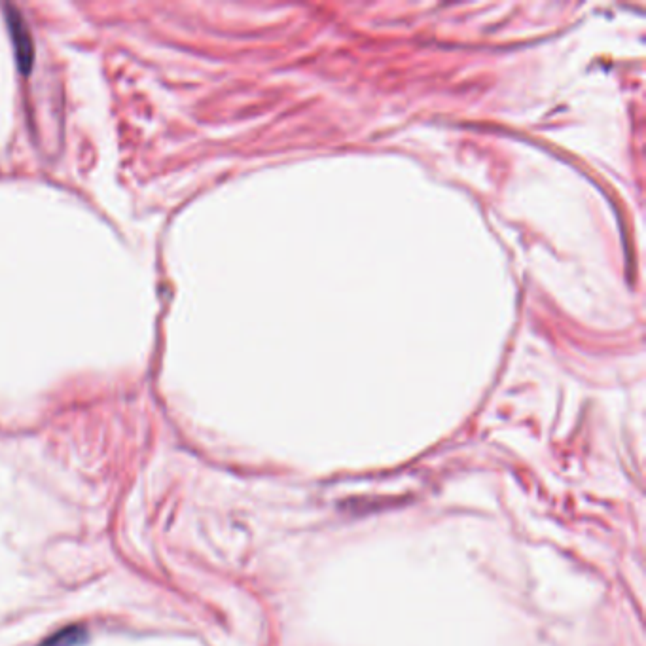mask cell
I'll use <instances>...</instances> for the list:
<instances>
[{"label": "cell", "mask_w": 646, "mask_h": 646, "mask_svg": "<svg viewBox=\"0 0 646 646\" xmlns=\"http://www.w3.org/2000/svg\"><path fill=\"white\" fill-rule=\"evenodd\" d=\"M8 19H10V29H12V38H14L18 61L23 65V69H27V65L33 59V42H31L29 29H27L25 21L21 18V14L16 10H10Z\"/></svg>", "instance_id": "obj_1"}, {"label": "cell", "mask_w": 646, "mask_h": 646, "mask_svg": "<svg viewBox=\"0 0 646 646\" xmlns=\"http://www.w3.org/2000/svg\"><path fill=\"white\" fill-rule=\"evenodd\" d=\"M86 641V629L80 626L61 629L40 646H80Z\"/></svg>", "instance_id": "obj_2"}]
</instances>
